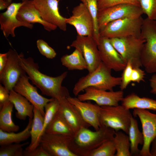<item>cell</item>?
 I'll list each match as a JSON object with an SVG mask.
<instances>
[{
	"label": "cell",
	"instance_id": "obj_4",
	"mask_svg": "<svg viewBox=\"0 0 156 156\" xmlns=\"http://www.w3.org/2000/svg\"><path fill=\"white\" fill-rule=\"evenodd\" d=\"M140 36L145 40L141 56L142 66L148 73H156V20L144 19Z\"/></svg>",
	"mask_w": 156,
	"mask_h": 156
},
{
	"label": "cell",
	"instance_id": "obj_44",
	"mask_svg": "<svg viewBox=\"0 0 156 156\" xmlns=\"http://www.w3.org/2000/svg\"><path fill=\"white\" fill-rule=\"evenodd\" d=\"M12 0H0V10H2L7 8L12 3Z\"/></svg>",
	"mask_w": 156,
	"mask_h": 156
},
{
	"label": "cell",
	"instance_id": "obj_42",
	"mask_svg": "<svg viewBox=\"0 0 156 156\" xmlns=\"http://www.w3.org/2000/svg\"><path fill=\"white\" fill-rule=\"evenodd\" d=\"M8 60V53L0 54V72L4 68Z\"/></svg>",
	"mask_w": 156,
	"mask_h": 156
},
{
	"label": "cell",
	"instance_id": "obj_45",
	"mask_svg": "<svg viewBox=\"0 0 156 156\" xmlns=\"http://www.w3.org/2000/svg\"><path fill=\"white\" fill-rule=\"evenodd\" d=\"M151 147L150 149L151 156H156V137L153 139L151 143Z\"/></svg>",
	"mask_w": 156,
	"mask_h": 156
},
{
	"label": "cell",
	"instance_id": "obj_22",
	"mask_svg": "<svg viewBox=\"0 0 156 156\" xmlns=\"http://www.w3.org/2000/svg\"><path fill=\"white\" fill-rule=\"evenodd\" d=\"M9 101L17 111L15 115L17 118L22 120L27 117L33 118L34 106L25 98L13 89L10 91Z\"/></svg>",
	"mask_w": 156,
	"mask_h": 156
},
{
	"label": "cell",
	"instance_id": "obj_13",
	"mask_svg": "<svg viewBox=\"0 0 156 156\" xmlns=\"http://www.w3.org/2000/svg\"><path fill=\"white\" fill-rule=\"evenodd\" d=\"M31 0L43 20L63 31H66V18L62 16L59 12V0Z\"/></svg>",
	"mask_w": 156,
	"mask_h": 156
},
{
	"label": "cell",
	"instance_id": "obj_33",
	"mask_svg": "<svg viewBox=\"0 0 156 156\" xmlns=\"http://www.w3.org/2000/svg\"><path fill=\"white\" fill-rule=\"evenodd\" d=\"M116 150L112 140L106 141L91 151L87 156H115Z\"/></svg>",
	"mask_w": 156,
	"mask_h": 156
},
{
	"label": "cell",
	"instance_id": "obj_9",
	"mask_svg": "<svg viewBox=\"0 0 156 156\" xmlns=\"http://www.w3.org/2000/svg\"><path fill=\"white\" fill-rule=\"evenodd\" d=\"M70 47L81 52L86 61L89 73L94 71L101 62L97 43L93 36L77 34Z\"/></svg>",
	"mask_w": 156,
	"mask_h": 156
},
{
	"label": "cell",
	"instance_id": "obj_21",
	"mask_svg": "<svg viewBox=\"0 0 156 156\" xmlns=\"http://www.w3.org/2000/svg\"><path fill=\"white\" fill-rule=\"evenodd\" d=\"M23 2V3L19 9L16 16L18 20L29 23L41 24L44 29L49 31L55 30L57 28L42 19L31 0H27Z\"/></svg>",
	"mask_w": 156,
	"mask_h": 156
},
{
	"label": "cell",
	"instance_id": "obj_39",
	"mask_svg": "<svg viewBox=\"0 0 156 156\" xmlns=\"http://www.w3.org/2000/svg\"><path fill=\"white\" fill-rule=\"evenodd\" d=\"M145 73L140 67L133 68L131 75V81L139 83L144 81Z\"/></svg>",
	"mask_w": 156,
	"mask_h": 156
},
{
	"label": "cell",
	"instance_id": "obj_12",
	"mask_svg": "<svg viewBox=\"0 0 156 156\" xmlns=\"http://www.w3.org/2000/svg\"><path fill=\"white\" fill-rule=\"evenodd\" d=\"M72 15L66 18V22L73 26L77 34L82 36H93L94 24L92 18L84 4L81 3L74 7Z\"/></svg>",
	"mask_w": 156,
	"mask_h": 156
},
{
	"label": "cell",
	"instance_id": "obj_3",
	"mask_svg": "<svg viewBox=\"0 0 156 156\" xmlns=\"http://www.w3.org/2000/svg\"><path fill=\"white\" fill-rule=\"evenodd\" d=\"M111 70L101 62L94 71L79 79L74 86L73 93L77 96L81 91L90 87L101 90L113 91L114 87L120 85L121 79V77L112 76Z\"/></svg>",
	"mask_w": 156,
	"mask_h": 156
},
{
	"label": "cell",
	"instance_id": "obj_23",
	"mask_svg": "<svg viewBox=\"0 0 156 156\" xmlns=\"http://www.w3.org/2000/svg\"><path fill=\"white\" fill-rule=\"evenodd\" d=\"M121 105L126 108L156 111V100L146 97H140L132 93L124 97Z\"/></svg>",
	"mask_w": 156,
	"mask_h": 156
},
{
	"label": "cell",
	"instance_id": "obj_47",
	"mask_svg": "<svg viewBox=\"0 0 156 156\" xmlns=\"http://www.w3.org/2000/svg\"></svg>",
	"mask_w": 156,
	"mask_h": 156
},
{
	"label": "cell",
	"instance_id": "obj_32",
	"mask_svg": "<svg viewBox=\"0 0 156 156\" xmlns=\"http://www.w3.org/2000/svg\"><path fill=\"white\" fill-rule=\"evenodd\" d=\"M79 0L86 6L92 18L94 24L93 37L97 44L100 37L97 21L98 0Z\"/></svg>",
	"mask_w": 156,
	"mask_h": 156
},
{
	"label": "cell",
	"instance_id": "obj_35",
	"mask_svg": "<svg viewBox=\"0 0 156 156\" xmlns=\"http://www.w3.org/2000/svg\"><path fill=\"white\" fill-rule=\"evenodd\" d=\"M143 14L152 20H156V0H137Z\"/></svg>",
	"mask_w": 156,
	"mask_h": 156
},
{
	"label": "cell",
	"instance_id": "obj_24",
	"mask_svg": "<svg viewBox=\"0 0 156 156\" xmlns=\"http://www.w3.org/2000/svg\"><path fill=\"white\" fill-rule=\"evenodd\" d=\"M45 133L58 134L71 137L75 134L59 109L47 128Z\"/></svg>",
	"mask_w": 156,
	"mask_h": 156
},
{
	"label": "cell",
	"instance_id": "obj_8",
	"mask_svg": "<svg viewBox=\"0 0 156 156\" xmlns=\"http://www.w3.org/2000/svg\"><path fill=\"white\" fill-rule=\"evenodd\" d=\"M143 14L140 6L129 3L121 4L99 11L97 21L99 31L111 21L125 18L138 17Z\"/></svg>",
	"mask_w": 156,
	"mask_h": 156
},
{
	"label": "cell",
	"instance_id": "obj_17",
	"mask_svg": "<svg viewBox=\"0 0 156 156\" xmlns=\"http://www.w3.org/2000/svg\"><path fill=\"white\" fill-rule=\"evenodd\" d=\"M97 47L101 62L116 71L123 70L126 64L111 44L109 38L100 36Z\"/></svg>",
	"mask_w": 156,
	"mask_h": 156
},
{
	"label": "cell",
	"instance_id": "obj_27",
	"mask_svg": "<svg viewBox=\"0 0 156 156\" xmlns=\"http://www.w3.org/2000/svg\"><path fill=\"white\" fill-rule=\"evenodd\" d=\"M32 122L33 118H29L26 128L18 133L8 132L0 129V146L12 143H19L27 140L31 136L30 131Z\"/></svg>",
	"mask_w": 156,
	"mask_h": 156
},
{
	"label": "cell",
	"instance_id": "obj_30",
	"mask_svg": "<svg viewBox=\"0 0 156 156\" xmlns=\"http://www.w3.org/2000/svg\"><path fill=\"white\" fill-rule=\"evenodd\" d=\"M124 132L116 131L113 139L116 150L115 156H131L129 137Z\"/></svg>",
	"mask_w": 156,
	"mask_h": 156
},
{
	"label": "cell",
	"instance_id": "obj_14",
	"mask_svg": "<svg viewBox=\"0 0 156 156\" xmlns=\"http://www.w3.org/2000/svg\"><path fill=\"white\" fill-rule=\"evenodd\" d=\"M7 63L0 72L1 83L9 91L13 89L20 77L26 73L19 64L18 54L14 50L10 49L7 52Z\"/></svg>",
	"mask_w": 156,
	"mask_h": 156
},
{
	"label": "cell",
	"instance_id": "obj_10",
	"mask_svg": "<svg viewBox=\"0 0 156 156\" xmlns=\"http://www.w3.org/2000/svg\"><path fill=\"white\" fill-rule=\"evenodd\" d=\"M72 137L63 135L44 133L40 144L50 156H76L70 148Z\"/></svg>",
	"mask_w": 156,
	"mask_h": 156
},
{
	"label": "cell",
	"instance_id": "obj_28",
	"mask_svg": "<svg viewBox=\"0 0 156 156\" xmlns=\"http://www.w3.org/2000/svg\"><path fill=\"white\" fill-rule=\"evenodd\" d=\"M128 135L130 143L131 156H139L140 151L138 148L139 144H143L144 137L142 132L138 127V122L133 116L131 119Z\"/></svg>",
	"mask_w": 156,
	"mask_h": 156
},
{
	"label": "cell",
	"instance_id": "obj_46",
	"mask_svg": "<svg viewBox=\"0 0 156 156\" xmlns=\"http://www.w3.org/2000/svg\"><path fill=\"white\" fill-rule=\"evenodd\" d=\"M20 0L22 1H23L27 0Z\"/></svg>",
	"mask_w": 156,
	"mask_h": 156
},
{
	"label": "cell",
	"instance_id": "obj_19",
	"mask_svg": "<svg viewBox=\"0 0 156 156\" xmlns=\"http://www.w3.org/2000/svg\"><path fill=\"white\" fill-rule=\"evenodd\" d=\"M66 98L76 108L86 122L95 130L99 129L101 126L100 122L101 106L90 102L81 101L77 97L70 96Z\"/></svg>",
	"mask_w": 156,
	"mask_h": 156
},
{
	"label": "cell",
	"instance_id": "obj_41",
	"mask_svg": "<svg viewBox=\"0 0 156 156\" xmlns=\"http://www.w3.org/2000/svg\"><path fill=\"white\" fill-rule=\"evenodd\" d=\"M10 91L1 84L0 85V107L9 101Z\"/></svg>",
	"mask_w": 156,
	"mask_h": 156
},
{
	"label": "cell",
	"instance_id": "obj_5",
	"mask_svg": "<svg viewBox=\"0 0 156 156\" xmlns=\"http://www.w3.org/2000/svg\"><path fill=\"white\" fill-rule=\"evenodd\" d=\"M110 41L126 64L130 61L133 68L142 66L141 56L144 39L141 36L110 38Z\"/></svg>",
	"mask_w": 156,
	"mask_h": 156
},
{
	"label": "cell",
	"instance_id": "obj_34",
	"mask_svg": "<svg viewBox=\"0 0 156 156\" xmlns=\"http://www.w3.org/2000/svg\"><path fill=\"white\" fill-rule=\"evenodd\" d=\"M29 144L12 143L1 146L0 156H23V147Z\"/></svg>",
	"mask_w": 156,
	"mask_h": 156
},
{
	"label": "cell",
	"instance_id": "obj_11",
	"mask_svg": "<svg viewBox=\"0 0 156 156\" xmlns=\"http://www.w3.org/2000/svg\"><path fill=\"white\" fill-rule=\"evenodd\" d=\"M133 109V116L140 119L144 137V142L139 156H151L150 146L153 140L156 137V114L146 109Z\"/></svg>",
	"mask_w": 156,
	"mask_h": 156
},
{
	"label": "cell",
	"instance_id": "obj_18",
	"mask_svg": "<svg viewBox=\"0 0 156 156\" xmlns=\"http://www.w3.org/2000/svg\"><path fill=\"white\" fill-rule=\"evenodd\" d=\"M23 3V1L12 3L5 12L0 13V29L5 37L10 35L12 37H15L14 30L16 27L23 26L32 29L33 27V24L21 21L17 18L18 11Z\"/></svg>",
	"mask_w": 156,
	"mask_h": 156
},
{
	"label": "cell",
	"instance_id": "obj_31",
	"mask_svg": "<svg viewBox=\"0 0 156 156\" xmlns=\"http://www.w3.org/2000/svg\"><path fill=\"white\" fill-rule=\"evenodd\" d=\"M59 105V100L53 98L45 106L44 108L45 114L43 127L40 135V141L41 136L45 132L47 128L58 111Z\"/></svg>",
	"mask_w": 156,
	"mask_h": 156
},
{
	"label": "cell",
	"instance_id": "obj_40",
	"mask_svg": "<svg viewBox=\"0 0 156 156\" xmlns=\"http://www.w3.org/2000/svg\"><path fill=\"white\" fill-rule=\"evenodd\" d=\"M23 156H50L40 144L33 150L28 151H23Z\"/></svg>",
	"mask_w": 156,
	"mask_h": 156
},
{
	"label": "cell",
	"instance_id": "obj_15",
	"mask_svg": "<svg viewBox=\"0 0 156 156\" xmlns=\"http://www.w3.org/2000/svg\"><path fill=\"white\" fill-rule=\"evenodd\" d=\"M29 79L26 73L23 74L19 78L13 90L28 100L44 117L45 107L53 98H47L39 94L36 88L30 84Z\"/></svg>",
	"mask_w": 156,
	"mask_h": 156
},
{
	"label": "cell",
	"instance_id": "obj_25",
	"mask_svg": "<svg viewBox=\"0 0 156 156\" xmlns=\"http://www.w3.org/2000/svg\"><path fill=\"white\" fill-rule=\"evenodd\" d=\"M34 116L30 131L31 142L25 150L30 151L33 150L40 145L39 138L42 130L44 117L41 112L34 107Z\"/></svg>",
	"mask_w": 156,
	"mask_h": 156
},
{
	"label": "cell",
	"instance_id": "obj_16",
	"mask_svg": "<svg viewBox=\"0 0 156 156\" xmlns=\"http://www.w3.org/2000/svg\"><path fill=\"white\" fill-rule=\"evenodd\" d=\"M84 93L79 94L77 98L81 101H92L100 106H116L124 98L122 90L109 91L99 89L90 87L86 88Z\"/></svg>",
	"mask_w": 156,
	"mask_h": 156
},
{
	"label": "cell",
	"instance_id": "obj_37",
	"mask_svg": "<svg viewBox=\"0 0 156 156\" xmlns=\"http://www.w3.org/2000/svg\"><path fill=\"white\" fill-rule=\"evenodd\" d=\"M36 44L40 53L47 58L52 59L56 56V53L54 49L43 40H38L36 42Z\"/></svg>",
	"mask_w": 156,
	"mask_h": 156
},
{
	"label": "cell",
	"instance_id": "obj_29",
	"mask_svg": "<svg viewBox=\"0 0 156 156\" xmlns=\"http://www.w3.org/2000/svg\"><path fill=\"white\" fill-rule=\"evenodd\" d=\"M62 64L69 70L87 69V65L81 52L75 49L70 54H65L61 58Z\"/></svg>",
	"mask_w": 156,
	"mask_h": 156
},
{
	"label": "cell",
	"instance_id": "obj_43",
	"mask_svg": "<svg viewBox=\"0 0 156 156\" xmlns=\"http://www.w3.org/2000/svg\"><path fill=\"white\" fill-rule=\"evenodd\" d=\"M151 89L150 92L156 95V74L153 75L149 79Z\"/></svg>",
	"mask_w": 156,
	"mask_h": 156
},
{
	"label": "cell",
	"instance_id": "obj_20",
	"mask_svg": "<svg viewBox=\"0 0 156 156\" xmlns=\"http://www.w3.org/2000/svg\"><path fill=\"white\" fill-rule=\"evenodd\" d=\"M59 101V110L75 133L82 128L91 127L84 120L77 110L66 98H62Z\"/></svg>",
	"mask_w": 156,
	"mask_h": 156
},
{
	"label": "cell",
	"instance_id": "obj_26",
	"mask_svg": "<svg viewBox=\"0 0 156 156\" xmlns=\"http://www.w3.org/2000/svg\"><path fill=\"white\" fill-rule=\"evenodd\" d=\"M14 104L10 101L0 107V129L8 132H16L19 126L13 122L12 118Z\"/></svg>",
	"mask_w": 156,
	"mask_h": 156
},
{
	"label": "cell",
	"instance_id": "obj_7",
	"mask_svg": "<svg viewBox=\"0 0 156 156\" xmlns=\"http://www.w3.org/2000/svg\"><path fill=\"white\" fill-rule=\"evenodd\" d=\"M101 107L100 117L101 125L111 128L115 131L122 130L128 134L132 116L130 109L122 105Z\"/></svg>",
	"mask_w": 156,
	"mask_h": 156
},
{
	"label": "cell",
	"instance_id": "obj_2",
	"mask_svg": "<svg viewBox=\"0 0 156 156\" xmlns=\"http://www.w3.org/2000/svg\"><path fill=\"white\" fill-rule=\"evenodd\" d=\"M115 132L114 129L102 125L95 131L82 128L71 138L70 149L76 156H87L91 151L104 142L112 140Z\"/></svg>",
	"mask_w": 156,
	"mask_h": 156
},
{
	"label": "cell",
	"instance_id": "obj_6",
	"mask_svg": "<svg viewBox=\"0 0 156 156\" xmlns=\"http://www.w3.org/2000/svg\"><path fill=\"white\" fill-rule=\"evenodd\" d=\"M144 19L140 16L111 21L99 31L100 36L109 39L130 36L140 37Z\"/></svg>",
	"mask_w": 156,
	"mask_h": 156
},
{
	"label": "cell",
	"instance_id": "obj_48",
	"mask_svg": "<svg viewBox=\"0 0 156 156\" xmlns=\"http://www.w3.org/2000/svg\"></svg>",
	"mask_w": 156,
	"mask_h": 156
},
{
	"label": "cell",
	"instance_id": "obj_36",
	"mask_svg": "<svg viewBox=\"0 0 156 156\" xmlns=\"http://www.w3.org/2000/svg\"><path fill=\"white\" fill-rule=\"evenodd\" d=\"M122 3L131 4L140 7L137 0H98V10H101Z\"/></svg>",
	"mask_w": 156,
	"mask_h": 156
},
{
	"label": "cell",
	"instance_id": "obj_1",
	"mask_svg": "<svg viewBox=\"0 0 156 156\" xmlns=\"http://www.w3.org/2000/svg\"><path fill=\"white\" fill-rule=\"evenodd\" d=\"M19 58L20 64L29 79L40 90L42 94L58 100L70 96L67 88L62 86L67 76V71L56 77H51L39 70L38 64L32 57L25 58L21 53Z\"/></svg>",
	"mask_w": 156,
	"mask_h": 156
},
{
	"label": "cell",
	"instance_id": "obj_38",
	"mask_svg": "<svg viewBox=\"0 0 156 156\" xmlns=\"http://www.w3.org/2000/svg\"><path fill=\"white\" fill-rule=\"evenodd\" d=\"M133 67L131 62L128 61L123 70L121 77V82L120 85V90H123L126 89L131 82V73Z\"/></svg>",
	"mask_w": 156,
	"mask_h": 156
}]
</instances>
